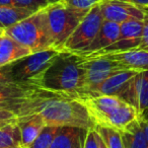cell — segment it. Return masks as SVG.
<instances>
[{"instance_id":"cell-1","label":"cell","mask_w":148,"mask_h":148,"mask_svg":"<svg viewBox=\"0 0 148 148\" xmlns=\"http://www.w3.org/2000/svg\"><path fill=\"white\" fill-rule=\"evenodd\" d=\"M14 114L17 117L39 115L47 126L76 127L89 130L95 127L86 107L74 97L39 88L27 97Z\"/></svg>"},{"instance_id":"cell-2","label":"cell","mask_w":148,"mask_h":148,"mask_svg":"<svg viewBox=\"0 0 148 148\" xmlns=\"http://www.w3.org/2000/svg\"><path fill=\"white\" fill-rule=\"evenodd\" d=\"M86 107L95 125L105 126L122 131L134 120L139 118L137 110L130 103L114 95L78 97Z\"/></svg>"},{"instance_id":"cell-3","label":"cell","mask_w":148,"mask_h":148,"mask_svg":"<svg viewBox=\"0 0 148 148\" xmlns=\"http://www.w3.org/2000/svg\"><path fill=\"white\" fill-rule=\"evenodd\" d=\"M82 84V68L75 54L63 53L45 74L41 88L74 97Z\"/></svg>"},{"instance_id":"cell-4","label":"cell","mask_w":148,"mask_h":148,"mask_svg":"<svg viewBox=\"0 0 148 148\" xmlns=\"http://www.w3.org/2000/svg\"><path fill=\"white\" fill-rule=\"evenodd\" d=\"M4 33L32 53L54 49V43L48 25L45 10L37 11L18 23L4 29Z\"/></svg>"},{"instance_id":"cell-5","label":"cell","mask_w":148,"mask_h":148,"mask_svg":"<svg viewBox=\"0 0 148 148\" xmlns=\"http://www.w3.org/2000/svg\"><path fill=\"white\" fill-rule=\"evenodd\" d=\"M62 53L63 52L52 48L32 53L11 63L14 82L41 88L45 74Z\"/></svg>"},{"instance_id":"cell-6","label":"cell","mask_w":148,"mask_h":148,"mask_svg":"<svg viewBox=\"0 0 148 148\" xmlns=\"http://www.w3.org/2000/svg\"><path fill=\"white\" fill-rule=\"evenodd\" d=\"M54 43V49L61 51L66 40L76 29L83 17L70 10L61 1L44 8ZM62 52V51H61Z\"/></svg>"},{"instance_id":"cell-7","label":"cell","mask_w":148,"mask_h":148,"mask_svg":"<svg viewBox=\"0 0 148 148\" xmlns=\"http://www.w3.org/2000/svg\"><path fill=\"white\" fill-rule=\"evenodd\" d=\"M103 21L105 19L99 3H97L83 17L76 29L66 40L63 47L61 48V51L70 54H78L84 51L99 34Z\"/></svg>"},{"instance_id":"cell-8","label":"cell","mask_w":148,"mask_h":148,"mask_svg":"<svg viewBox=\"0 0 148 148\" xmlns=\"http://www.w3.org/2000/svg\"><path fill=\"white\" fill-rule=\"evenodd\" d=\"M78 58L82 68V84L74 99L79 95L88 93L93 87L97 86L114 73L124 70L120 64L103 56L92 58L78 56Z\"/></svg>"},{"instance_id":"cell-9","label":"cell","mask_w":148,"mask_h":148,"mask_svg":"<svg viewBox=\"0 0 148 148\" xmlns=\"http://www.w3.org/2000/svg\"><path fill=\"white\" fill-rule=\"evenodd\" d=\"M143 21H127L120 25V34L118 39L112 45L99 52H95L84 58L99 57L107 54L118 53V52L128 51L131 49H136L141 42V33ZM80 57V56H79Z\"/></svg>"},{"instance_id":"cell-10","label":"cell","mask_w":148,"mask_h":148,"mask_svg":"<svg viewBox=\"0 0 148 148\" xmlns=\"http://www.w3.org/2000/svg\"><path fill=\"white\" fill-rule=\"evenodd\" d=\"M99 7L103 19L119 25L133 21H142L145 17L142 7L122 0H101Z\"/></svg>"},{"instance_id":"cell-11","label":"cell","mask_w":148,"mask_h":148,"mask_svg":"<svg viewBox=\"0 0 148 148\" xmlns=\"http://www.w3.org/2000/svg\"><path fill=\"white\" fill-rule=\"evenodd\" d=\"M120 99L133 106L139 116L148 112V70L138 72L132 77Z\"/></svg>"},{"instance_id":"cell-12","label":"cell","mask_w":148,"mask_h":148,"mask_svg":"<svg viewBox=\"0 0 148 148\" xmlns=\"http://www.w3.org/2000/svg\"><path fill=\"white\" fill-rule=\"evenodd\" d=\"M137 73L138 71H135V70H121V71H118L110 77H108L101 83H99L97 86L93 87L88 93L79 95V97H85V95H89V97L114 95V97H121V95H123L124 91L127 88L129 81Z\"/></svg>"},{"instance_id":"cell-13","label":"cell","mask_w":148,"mask_h":148,"mask_svg":"<svg viewBox=\"0 0 148 148\" xmlns=\"http://www.w3.org/2000/svg\"><path fill=\"white\" fill-rule=\"evenodd\" d=\"M38 89V87L19 83H11L0 86V111L7 110L14 113L18 106L27 97L34 95Z\"/></svg>"},{"instance_id":"cell-14","label":"cell","mask_w":148,"mask_h":148,"mask_svg":"<svg viewBox=\"0 0 148 148\" xmlns=\"http://www.w3.org/2000/svg\"><path fill=\"white\" fill-rule=\"evenodd\" d=\"M103 57L117 62L124 70H135L138 72L148 70V52L137 48L124 52L107 54L103 55Z\"/></svg>"},{"instance_id":"cell-15","label":"cell","mask_w":148,"mask_h":148,"mask_svg":"<svg viewBox=\"0 0 148 148\" xmlns=\"http://www.w3.org/2000/svg\"><path fill=\"white\" fill-rule=\"evenodd\" d=\"M120 34V25L119 23H113V21H103V25L101 27L99 34L95 38L91 44L84 50L78 54H75L80 57H85L95 52H99L105 48L109 47L110 45L114 43L118 39Z\"/></svg>"},{"instance_id":"cell-16","label":"cell","mask_w":148,"mask_h":148,"mask_svg":"<svg viewBox=\"0 0 148 148\" xmlns=\"http://www.w3.org/2000/svg\"><path fill=\"white\" fill-rule=\"evenodd\" d=\"M17 125L21 130L23 148L29 147L39 136L42 130L47 126L43 118L36 114L17 117Z\"/></svg>"},{"instance_id":"cell-17","label":"cell","mask_w":148,"mask_h":148,"mask_svg":"<svg viewBox=\"0 0 148 148\" xmlns=\"http://www.w3.org/2000/svg\"><path fill=\"white\" fill-rule=\"evenodd\" d=\"M31 54L32 52L27 47L17 43L5 33L0 36V67L13 63Z\"/></svg>"},{"instance_id":"cell-18","label":"cell","mask_w":148,"mask_h":148,"mask_svg":"<svg viewBox=\"0 0 148 148\" xmlns=\"http://www.w3.org/2000/svg\"><path fill=\"white\" fill-rule=\"evenodd\" d=\"M87 130L76 127H60L50 148H83Z\"/></svg>"},{"instance_id":"cell-19","label":"cell","mask_w":148,"mask_h":148,"mask_svg":"<svg viewBox=\"0 0 148 148\" xmlns=\"http://www.w3.org/2000/svg\"><path fill=\"white\" fill-rule=\"evenodd\" d=\"M124 148H148L146 136L140 124L139 118L130 123L124 130L120 131Z\"/></svg>"},{"instance_id":"cell-20","label":"cell","mask_w":148,"mask_h":148,"mask_svg":"<svg viewBox=\"0 0 148 148\" xmlns=\"http://www.w3.org/2000/svg\"><path fill=\"white\" fill-rule=\"evenodd\" d=\"M35 11L13 5H0V27L6 29L34 14Z\"/></svg>"},{"instance_id":"cell-21","label":"cell","mask_w":148,"mask_h":148,"mask_svg":"<svg viewBox=\"0 0 148 148\" xmlns=\"http://www.w3.org/2000/svg\"><path fill=\"white\" fill-rule=\"evenodd\" d=\"M0 148H23L17 121L0 127Z\"/></svg>"},{"instance_id":"cell-22","label":"cell","mask_w":148,"mask_h":148,"mask_svg":"<svg viewBox=\"0 0 148 148\" xmlns=\"http://www.w3.org/2000/svg\"><path fill=\"white\" fill-rule=\"evenodd\" d=\"M95 130L99 133L108 148H124L123 140L119 130L99 125H95Z\"/></svg>"},{"instance_id":"cell-23","label":"cell","mask_w":148,"mask_h":148,"mask_svg":"<svg viewBox=\"0 0 148 148\" xmlns=\"http://www.w3.org/2000/svg\"><path fill=\"white\" fill-rule=\"evenodd\" d=\"M59 129L60 127L56 126H46L27 148H50Z\"/></svg>"},{"instance_id":"cell-24","label":"cell","mask_w":148,"mask_h":148,"mask_svg":"<svg viewBox=\"0 0 148 148\" xmlns=\"http://www.w3.org/2000/svg\"><path fill=\"white\" fill-rule=\"evenodd\" d=\"M61 2L79 16L84 17L101 0H61Z\"/></svg>"},{"instance_id":"cell-25","label":"cell","mask_w":148,"mask_h":148,"mask_svg":"<svg viewBox=\"0 0 148 148\" xmlns=\"http://www.w3.org/2000/svg\"><path fill=\"white\" fill-rule=\"evenodd\" d=\"M13 4L16 7L29 9L35 12L45 8L49 5L47 0H13Z\"/></svg>"},{"instance_id":"cell-26","label":"cell","mask_w":148,"mask_h":148,"mask_svg":"<svg viewBox=\"0 0 148 148\" xmlns=\"http://www.w3.org/2000/svg\"><path fill=\"white\" fill-rule=\"evenodd\" d=\"M14 82L12 77V66L11 64L0 67V86H4Z\"/></svg>"},{"instance_id":"cell-27","label":"cell","mask_w":148,"mask_h":148,"mask_svg":"<svg viewBox=\"0 0 148 148\" xmlns=\"http://www.w3.org/2000/svg\"><path fill=\"white\" fill-rule=\"evenodd\" d=\"M142 8H143V7H142ZM144 12H145V17H144V19H143V25H142L141 42H140L137 49L148 52V12L145 9H144Z\"/></svg>"},{"instance_id":"cell-28","label":"cell","mask_w":148,"mask_h":148,"mask_svg":"<svg viewBox=\"0 0 148 148\" xmlns=\"http://www.w3.org/2000/svg\"><path fill=\"white\" fill-rule=\"evenodd\" d=\"M15 121H17V116L13 112L7 111V110L0 111V127L6 126Z\"/></svg>"},{"instance_id":"cell-29","label":"cell","mask_w":148,"mask_h":148,"mask_svg":"<svg viewBox=\"0 0 148 148\" xmlns=\"http://www.w3.org/2000/svg\"><path fill=\"white\" fill-rule=\"evenodd\" d=\"M83 148H97V137H95V128L87 130Z\"/></svg>"},{"instance_id":"cell-30","label":"cell","mask_w":148,"mask_h":148,"mask_svg":"<svg viewBox=\"0 0 148 148\" xmlns=\"http://www.w3.org/2000/svg\"><path fill=\"white\" fill-rule=\"evenodd\" d=\"M122 1L132 3V4L139 7H148V0H122Z\"/></svg>"},{"instance_id":"cell-31","label":"cell","mask_w":148,"mask_h":148,"mask_svg":"<svg viewBox=\"0 0 148 148\" xmlns=\"http://www.w3.org/2000/svg\"><path fill=\"white\" fill-rule=\"evenodd\" d=\"M95 137H97V148H108L107 145L105 144L103 140L101 139V137L99 135L97 131H95Z\"/></svg>"},{"instance_id":"cell-32","label":"cell","mask_w":148,"mask_h":148,"mask_svg":"<svg viewBox=\"0 0 148 148\" xmlns=\"http://www.w3.org/2000/svg\"><path fill=\"white\" fill-rule=\"evenodd\" d=\"M0 5H13V0H0Z\"/></svg>"},{"instance_id":"cell-33","label":"cell","mask_w":148,"mask_h":148,"mask_svg":"<svg viewBox=\"0 0 148 148\" xmlns=\"http://www.w3.org/2000/svg\"><path fill=\"white\" fill-rule=\"evenodd\" d=\"M59 1H61V0H47V2L49 3V4H53V3H57V2H59Z\"/></svg>"},{"instance_id":"cell-34","label":"cell","mask_w":148,"mask_h":148,"mask_svg":"<svg viewBox=\"0 0 148 148\" xmlns=\"http://www.w3.org/2000/svg\"><path fill=\"white\" fill-rule=\"evenodd\" d=\"M3 33H4V29H1V27H0V36L2 35Z\"/></svg>"},{"instance_id":"cell-35","label":"cell","mask_w":148,"mask_h":148,"mask_svg":"<svg viewBox=\"0 0 148 148\" xmlns=\"http://www.w3.org/2000/svg\"><path fill=\"white\" fill-rule=\"evenodd\" d=\"M143 8L145 9V10H146V11H147V12H148V7H143Z\"/></svg>"}]
</instances>
